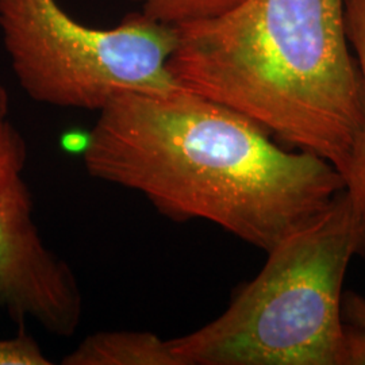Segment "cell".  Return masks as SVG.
Wrapping results in <instances>:
<instances>
[{
	"label": "cell",
	"instance_id": "6da1fadb",
	"mask_svg": "<svg viewBox=\"0 0 365 365\" xmlns=\"http://www.w3.org/2000/svg\"><path fill=\"white\" fill-rule=\"evenodd\" d=\"M98 113L84 152L92 178L267 253L346 188L327 160L287 152L249 118L187 90L126 92Z\"/></svg>",
	"mask_w": 365,
	"mask_h": 365
},
{
	"label": "cell",
	"instance_id": "7a4b0ae2",
	"mask_svg": "<svg viewBox=\"0 0 365 365\" xmlns=\"http://www.w3.org/2000/svg\"><path fill=\"white\" fill-rule=\"evenodd\" d=\"M175 30L168 71L182 88L327 160L348 182L363 129V87L345 0H245Z\"/></svg>",
	"mask_w": 365,
	"mask_h": 365
},
{
	"label": "cell",
	"instance_id": "3957f363",
	"mask_svg": "<svg viewBox=\"0 0 365 365\" xmlns=\"http://www.w3.org/2000/svg\"><path fill=\"white\" fill-rule=\"evenodd\" d=\"M365 253V211L345 188L268 252L259 274L205 327L170 339L180 365H341L344 280Z\"/></svg>",
	"mask_w": 365,
	"mask_h": 365
},
{
	"label": "cell",
	"instance_id": "277c9868",
	"mask_svg": "<svg viewBox=\"0 0 365 365\" xmlns=\"http://www.w3.org/2000/svg\"><path fill=\"white\" fill-rule=\"evenodd\" d=\"M0 33L15 78L38 103L101 111L126 92L184 90L168 71L175 27L143 13L96 29L57 0H0Z\"/></svg>",
	"mask_w": 365,
	"mask_h": 365
},
{
	"label": "cell",
	"instance_id": "5b68a950",
	"mask_svg": "<svg viewBox=\"0 0 365 365\" xmlns=\"http://www.w3.org/2000/svg\"><path fill=\"white\" fill-rule=\"evenodd\" d=\"M26 161V141L14 125L10 95L0 83V309L14 321L31 319L69 337L83 319V295L71 265L39 233L24 178Z\"/></svg>",
	"mask_w": 365,
	"mask_h": 365
},
{
	"label": "cell",
	"instance_id": "8992f818",
	"mask_svg": "<svg viewBox=\"0 0 365 365\" xmlns=\"http://www.w3.org/2000/svg\"><path fill=\"white\" fill-rule=\"evenodd\" d=\"M64 365H180L170 339L150 331H101L88 336L73 352L63 359Z\"/></svg>",
	"mask_w": 365,
	"mask_h": 365
},
{
	"label": "cell",
	"instance_id": "52a82bcc",
	"mask_svg": "<svg viewBox=\"0 0 365 365\" xmlns=\"http://www.w3.org/2000/svg\"><path fill=\"white\" fill-rule=\"evenodd\" d=\"M345 25L363 87V129L346 190L365 211V0H345Z\"/></svg>",
	"mask_w": 365,
	"mask_h": 365
},
{
	"label": "cell",
	"instance_id": "ba28073f",
	"mask_svg": "<svg viewBox=\"0 0 365 365\" xmlns=\"http://www.w3.org/2000/svg\"><path fill=\"white\" fill-rule=\"evenodd\" d=\"M148 18L179 26L229 13L245 0H131Z\"/></svg>",
	"mask_w": 365,
	"mask_h": 365
},
{
	"label": "cell",
	"instance_id": "9c48e42d",
	"mask_svg": "<svg viewBox=\"0 0 365 365\" xmlns=\"http://www.w3.org/2000/svg\"><path fill=\"white\" fill-rule=\"evenodd\" d=\"M38 344L24 329L13 339H0V365H51Z\"/></svg>",
	"mask_w": 365,
	"mask_h": 365
},
{
	"label": "cell",
	"instance_id": "30bf717a",
	"mask_svg": "<svg viewBox=\"0 0 365 365\" xmlns=\"http://www.w3.org/2000/svg\"><path fill=\"white\" fill-rule=\"evenodd\" d=\"M341 365H365V327L344 322Z\"/></svg>",
	"mask_w": 365,
	"mask_h": 365
},
{
	"label": "cell",
	"instance_id": "8fae6325",
	"mask_svg": "<svg viewBox=\"0 0 365 365\" xmlns=\"http://www.w3.org/2000/svg\"><path fill=\"white\" fill-rule=\"evenodd\" d=\"M342 318L345 324L365 327V298L352 292L344 295Z\"/></svg>",
	"mask_w": 365,
	"mask_h": 365
}]
</instances>
